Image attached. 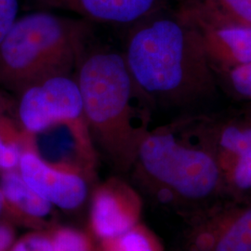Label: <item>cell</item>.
I'll return each instance as SVG.
<instances>
[{
    "label": "cell",
    "instance_id": "cell-1",
    "mask_svg": "<svg viewBox=\"0 0 251 251\" xmlns=\"http://www.w3.org/2000/svg\"><path fill=\"white\" fill-rule=\"evenodd\" d=\"M152 17L136 24L123 54L139 88L152 101L171 104L212 93L213 67L197 30L176 16Z\"/></svg>",
    "mask_w": 251,
    "mask_h": 251
},
{
    "label": "cell",
    "instance_id": "cell-2",
    "mask_svg": "<svg viewBox=\"0 0 251 251\" xmlns=\"http://www.w3.org/2000/svg\"><path fill=\"white\" fill-rule=\"evenodd\" d=\"M83 118L106 151L125 163L137 157L149 132L151 103L129 72L123 54L85 55L76 69Z\"/></svg>",
    "mask_w": 251,
    "mask_h": 251
},
{
    "label": "cell",
    "instance_id": "cell-3",
    "mask_svg": "<svg viewBox=\"0 0 251 251\" xmlns=\"http://www.w3.org/2000/svg\"><path fill=\"white\" fill-rule=\"evenodd\" d=\"M92 23L39 11L17 19L0 42V86L20 93L38 81L72 75Z\"/></svg>",
    "mask_w": 251,
    "mask_h": 251
},
{
    "label": "cell",
    "instance_id": "cell-4",
    "mask_svg": "<svg viewBox=\"0 0 251 251\" xmlns=\"http://www.w3.org/2000/svg\"><path fill=\"white\" fill-rule=\"evenodd\" d=\"M137 158L150 177L185 198H206L220 179L214 155L180 138L179 123L146 135Z\"/></svg>",
    "mask_w": 251,
    "mask_h": 251
},
{
    "label": "cell",
    "instance_id": "cell-5",
    "mask_svg": "<svg viewBox=\"0 0 251 251\" xmlns=\"http://www.w3.org/2000/svg\"><path fill=\"white\" fill-rule=\"evenodd\" d=\"M19 95V119L29 133H41L54 126L84 120L80 89L72 75L42 79Z\"/></svg>",
    "mask_w": 251,
    "mask_h": 251
},
{
    "label": "cell",
    "instance_id": "cell-6",
    "mask_svg": "<svg viewBox=\"0 0 251 251\" xmlns=\"http://www.w3.org/2000/svg\"><path fill=\"white\" fill-rule=\"evenodd\" d=\"M19 169L27 184L51 205L74 209L87 197L86 181L78 173L50 164L35 152L22 153Z\"/></svg>",
    "mask_w": 251,
    "mask_h": 251
},
{
    "label": "cell",
    "instance_id": "cell-7",
    "mask_svg": "<svg viewBox=\"0 0 251 251\" xmlns=\"http://www.w3.org/2000/svg\"><path fill=\"white\" fill-rule=\"evenodd\" d=\"M43 9L71 11L90 23L132 25L150 18L161 0H35Z\"/></svg>",
    "mask_w": 251,
    "mask_h": 251
},
{
    "label": "cell",
    "instance_id": "cell-8",
    "mask_svg": "<svg viewBox=\"0 0 251 251\" xmlns=\"http://www.w3.org/2000/svg\"><path fill=\"white\" fill-rule=\"evenodd\" d=\"M193 26V25H192ZM198 33L206 57L214 65L229 72L251 63V26L200 25Z\"/></svg>",
    "mask_w": 251,
    "mask_h": 251
},
{
    "label": "cell",
    "instance_id": "cell-9",
    "mask_svg": "<svg viewBox=\"0 0 251 251\" xmlns=\"http://www.w3.org/2000/svg\"><path fill=\"white\" fill-rule=\"evenodd\" d=\"M123 187L109 184L100 189L94 197L91 225L94 233L112 240L134 227V209Z\"/></svg>",
    "mask_w": 251,
    "mask_h": 251
},
{
    "label": "cell",
    "instance_id": "cell-10",
    "mask_svg": "<svg viewBox=\"0 0 251 251\" xmlns=\"http://www.w3.org/2000/svg\"><path fill=\"white\" fill-rule=\"evenodd\" d=\"M174 16L193 26H251V0H178Z\"/></svg>",
    "mask_w": 251,
    "mask_h": 251
},
{
    "label": "cell",
    "instance_id": "cell-11",
    "mask_svg": "<svg viewBox=\"0 0 251 251\" xmlns=\"http://www.w3.org/2000/svg\"><path fill=\"white\" fill-rule=\"evenodd\" d=\"M0 190L4 198L27 215L43 218L51 209L52 205L31 188L20 172L6 171L1 178Z\"/></svg>",
    "mask_w": 251,
    "mask_h": 251
},
{
    "label": "cell",
    "instance_id": "cell-12",
    "mask_svg": "<svg viewBox=\"0 0 251 251\" xmlns=\"http://www.w3.org/2000/svg\"><path fill=\"white\" fill-rule=\"evenodd\" d=\"M222 161L227 167L233 158L251 148V126L227 125L218 135Z\"/></svg>",
    "mask_w": 251,
    "mask_h": 251
},
{
    "label": "cell",
    "instance_id": "cell-13",
    "mask_svg": "<svg viewBox=\"0 0 251 251\" xmlns=\"http://www.w3.org/2000/svg\"><path fill=\"white\" fill-rule=\"evenodd\" d=\"M215 251H251V208L239 216L222 235Z\"/></svg>",
    "mask_w": 251,
    "mask_h": 251
},
{
    "label": "cell",
    "instance_id": "cell-14",
    "mask_svg": "<svg viewBox=\"0 0 251 251\" xmlns=\"http://www.w3.org/2000/svg\"><path fill=\"white\" fill-rule=\"evenodd\" d=\"M108 241L105 251H155L152 239L145 232L135 227Z\"/></svg>",
    "mask_w": 251,
    "mask_h": 251
},
{
    "label": "cell",
    "instance_id": "cell-15",
    "mask_svg": "<svg viewBox=\"0 0 251 251\" xmlns=\"http://www.w3.org/2000/svg\"><path fill=\"white\" fill-rule=\"evenodd\" d=\"M54 251H90V243L82 233L73 229H61L55 233Z\"/></svg>",
    "mask_w": 251,
    "mask_h": 251
},
{
    "label": "cell",
    "instance_id": "cell-16",
    "mask_svg": "<svg viewBox=\"0 0 251 251\" xmlns=\"http://www.w3.org/2000/svg\"><path fill=\"white\" fill-rule=\"evenodd\" d=\"M226 169L237 187L251 188V148L233 158Z\"/></svg>",
    "mask_w": 251,
    "mask_h": 251
},
{
    "label": "cell",
    "instance_id": "cell-17",
    "mask_svg": "<svg viewBox=\"0 0 251 251\" xmlns=\"http://www.w3.org/2000/svg\"><path fill=\"white\" fill-rule=\"evenodd\" d=\"M227 73L234 90L243 97L251 100V63L233 68Z\"/></svg>",
    "mask_w": 251,
    "mask_h": 251
},
{
    "label": "cell",
    "instance_id": "cell-18",
    "mask_svg": "<svg viewBox=\"0 0 251 251\" xmlns=\"http://www.w3.org/2000/svg\"><path fill=\"white\" fill-rule=\"evenodd\" d=\"M18 145L6 140L0 133V170L12 171L19 166L22 156Z\"/></svg>",
    "mask_w": 251,
    "mask_h": 251
},
{
    "label": "cell",
    "instance_id": "cell-19",
    "mask_svg": "<svg viewBox=\"0 0 251 251\" xmlns=\"http://www.w3.org/2000/svg\"><path fill=\"white\" fill-rule=\"evenodd\" d=\"M18 0H0V42L18 19Z\"/></svg>",
    "mask_w": 251,
    "mask_h": 251
},
{
    "label": "cell",
    "instance_id": "cell-20",
    "mask_svg": "<svg viewBox=\"0 0 251 251\" xmlns=\"http://www.w3.org/2000/svg\"><path fill=\"white\" fill-rule=\"evenodd\" d=\"M10 251H54L53 243L44 235L33 234L22 239Z\"/></svg>",
    "mask_w": 251,
    "mask_h": 251
},
{
    "label": "cell",
    "instance_id": "cell-21",
    "mask_svg": "<svg viewBox=\"0 0 251 251\" xmlns=\"http://www.w3.org/2000/svg\"><path fill=\"white\" fill-rule=\"evenodd\" d=\"M13 239L11 230L6 226H0V251L8 250Z\"/></svg>",
    "mask_w": 251,
    "mask_h": 251
},
{
    "label": "cell",
    "instance_id": "cell-22",
    "mask_svg": "<svg viewBox=\"0 0 251 251\" xmlns=\"http://www.w3.org/2000/svg\"><path fill=\"white\" fill-rule=\"evenodd\" d=\"M3 205H4V197H3V194H2V192L0 190V213H1L2 209H3Z\"/></svg>",
    "mask_w": 251,
    "mask_h": 251
}]
</instances>
